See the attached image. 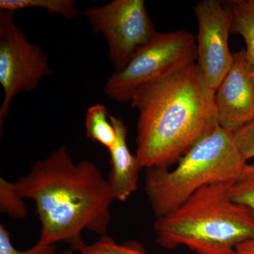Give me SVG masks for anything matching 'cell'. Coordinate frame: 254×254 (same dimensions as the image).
I'll list each match as a JSON object with an SVG mask.
<instances>
[{
  "label": "cell",
  "instance_id": "1",
  "mask_svg": "<svg viewBox=\"0 0 254 254\" xmlns=\"http://www.w3.org/2000/svg\"><path fill=\"white\" fill-rule=\"evenodd\" d=\"M15 183L21 196L36 205L42 243L66 242L75 252L85 230L106 235L115 200L108 180L93 162L75 163L65 145Z\"/></svg>",
  "mask_w": 254,
  "mask_h": 254
},
{
  "label": "cell",
  "instance_id": "2",
  "mask_svg": "<svg viewBox=\"0 0 254 254\" xmlns=\"http://www.w3.org/2000/svg\"><path fill=\"white\" fill-rule=\"evenodd\" d=\"M130 103L138 111L136 155L143 168H169L219 126L215 93L195 63L141 87Z\"/></svg>",
  "mask_w": 254,
  "mask_h": 254
},
{
  "label": "cell",
  "instance_id": "3",
  "mask_svg": "<svg viewBox=\"0 0 254 254\" xmlns=\"http://www.w3.org/2000/svg\"><path fill=\"white\" fill-rule=\"evenodd\" d=\"M234 182L206 185L157 218V243L168 250L185 246L197 254H233L237 246L254 239V215L232 199Z\"/></svg>",
  "mask_w": 254,
  "mask_h": 254
},
{
  "label": "cell",
  "instance_id": "4",
  "mask_svg": "<svg viewBox=\"0 0 254 254\" xmlns=\"http://www.w3.org/2000/svg\"><path fill=\"white\" fill-rule=\"evenodd\" d=\"M247 161L233 133L218 126L184 155L173 170L147 169L144 190L157 218L173 211L213 182L235 180Z\"/></svg>",
  "mask_w": 254,
  "mask_h": 254
},
{
  "label": "cell",
  "instance_id": "5",
  "mask_svg": "<svg viewBox=\"0 0 254 254\" xmlns=\"http://www.w3.org/2000/svg\"><path fill=\"white\" fill-rule=\"evenodd\" d=\"M195 38L185 30L159 33L128 64L115 71L105 85V94L119 103L131 102L141 87L187 67L197 60Z\"/></svg>",
  "mask_w": 254,
  "mask_h": 254
},
{
  "label": "cell",
  "instance_id": "6",
  "mask_svg": "<svg viewBox=\"0 0 254 254\" xmlns=\"http://www.w3.org/2000/svg\"><path fill=\"white\" fill-rule=\"evenodd\" d=\"M49 60L41 46L31 43L14 21V12H0V84L4 100L0 108V127L9 115L11 101L23 91L36 89L51 75Z\"/></svg>",
  "mask_w": 254,
  "mask_h": 254
},
{
  "label": "cell",
  "instance_id": "7",
  "mask_svg": "<svg viewBox=\"0 0 254 254\" xmlns=\"http://www.w3.org/2000/svg\"><path fill=\"white\" fill-rule=\"evenodd\" d=\"M83 15L92 32L106 38L115 71L123 69L158 33L143 0H114L104 6L87 8Z\"/></svg>",
  "mask_w": 254,
  "mask_h": 254
},
{
  "label": "cell",
  "instance_id": "8",
  "mask_svg": "<svg viewBox=\"0 0 254 254\" xmlns=\"http://www.w3.org/2000/svg\"><path fill=\"white\" fill-rule=\"evenodd\" d=\"M193 9L198 25L197 64L215 93L233 63L228 46L231 9L227 1L220 0H202L195 3Z\"/></svg>",
  "mask_w": 254,
  "mask_h": 254
},
{
  "label": "cell",
  "instance_id": "9",
  "mask_svg": "<svg viewBox=\"0 0 254 254\" xmlns=\"http://www.w3.org/2000/svg\"><path fill=\"white\" fill-rule=\"evenodd\" d=\"M219 126L236 131L254 121V70L245 49L233 53V63L215 93Z\"/></svg>",
  "mask_w": 254,
  "mask_h": 254
},
{
  "label": "cell",
  "instance_id": "10",
  "mask_svg": "<svg viewBox=\"0 0 254 254\" xmlns=\"http://www.w3.org/2000/svg\"><path fill=\"white\" fill-rule=\"evenodd\" d=\"M110 119L116 131L117 138L108 150L110 168L107 180L115 200L125 201L136 191L143 167L128 148L126 125L116 117L110 115Z\"/></svg>",
  "mask_w": 254,
  "mask_h": 254
},
{
  "label": "cell",
  "instance_id": "11",
  "mask_svg": "<svg viewBox=\"0 0 254 254\" xmlns=\"http://www.w3.org/2000/svg\"><path fill=\"white\" fill-rule=\"evenodd\" d=\"M232 11L231 33L245 40L247 58L254 70V0L227 1Z\"/></svg>",
  "mask_w": 254,
  "mask_h": 254
},
{
  "label": "cell",
  "instance_id": "12",
  "mask_svg": "<svg viewBox=\"0 0 254 254\" xmlns=\"http://www.w3.org/2000/svg\"><path fill=\"white\" fill-rule=\"evenodd\" d=\"M104 105H92L87 110L85 127L87 138L109 150L116 141L117 133Z\"/></svg>",
  "mask_w": 254,
  "mask_h": 254
},
{
  "label": "cell",
  "instance_id": "13",
  "mask_svg": "<svg viewBox=\"0 0 254 254\" xmlns=\"http://www.w3.org/2000/svg\"><path fill=\"white\" fill-rule=\"evenodd\" d=\"M39 8L49 14H60L68 20L79 15L73 0H0V11L14 12L18 10Z\"/></svg>",
  "mask_w": 254,
  "mask_h": 254
},
{
  "label": "cell",
  "instance_id": "14",
  "mask_svg": "<svg viewBox=\"0 0 254 254\" xmlns=\"http://www.w3.org/2000/svg\"><path fill=\"white\" fill-rule=\"evenodd\" d=\"M75 252L79 254H149L136 241H127L123 244H118L107 234L89 245L82 242Z\"/></svg>",
  "mask_w": 254,
  "mask_h": 254
},
{
  "label": "cell",
  "instance_id": "15",
  "mask_svg": "<svg viewBox=\"0 0 254 254\" xmlns=\"http://www.w3.org/2000/svg\"><path fill=\"white\" fill-rule=\"evenodd\" d=\"M15 182L0 178V212L12 219H23L28 210Z\"/></svg>",
  "mask_w": 254,
  "mask_h": 254
},
{
  "label": "cell",
  "instance_id": "16",
  "mask_svg": "<svg viewBox=\"0 0 254 254\" xmlns=\"http://www.w3.org/2000/svg\"><path fill=\"white\" fill-rule=\"evenodd\" d=\"M231 196L234 201L250 208L254 215V165L246 164L232 184Z\"/></svg>",
  "mask_w": 254,
  "mask_h": 254
},
{
  "label": "cell",
  "instance_id": "17",
  "mask_svg": "<svg viewBox=\"0 0 254 254\" xmlns=\"http://www.w3.org/2000/svg\"><path fill=\"white\" fill-rule=\"evenodd\" d=\"M56 245L42 243L39 241L27 250H16L12 245L9 231L2 223L0 225V254H56Z\"/></svg>",
  "mask_w": 254,
  "mask_h": 254
},
{
  "label": "cell",
  "instance_id": "18",
  "mask_svg": "<svg viewBox=\"0 0 254 254\" xmlns=\"http://www.w3.org/2000/svg\"><path fill=\"white\" fill-rule=\"evenodd\" d=\"M233 138L246 161L254 158V121L233 132Z\"/></svg>",
  "mask_w": 254,
  "mask_h": 254
},
{
  "label": "cell",
  "instance_id": "19",
  "mask_svg": "<svg viewBox=\"0 0 254 254\" xmlns=\"http://www.w3.org/2000/svg\"><path fill=\"white\" fill-rule=\"evenodd\" d=\"M233 254H254V239L245 241L237 246Z\"/></svg>",
  "mask_w": 254,
  "mask_h": 254
},
{
  "label": "cell",
  "instance_id": "20",
  "mask_svg": "<svg viewBox=\"0 0 254 254\" xmlns=\"http://www.w3.org/2000/svg\"><path fill=\"white\" fill-rule=\"evenodd\" d=\"M62 254H75L74 252H73L72 250H66L64 251Z\"/></svg>",
  "mask_w": 254,
  "mask_h": 254
}]
</instances>
